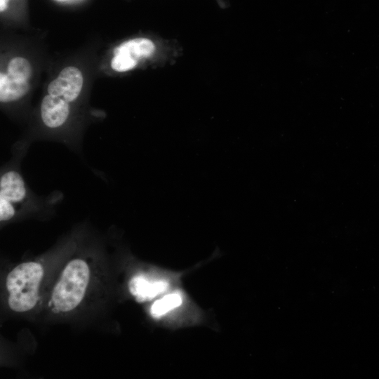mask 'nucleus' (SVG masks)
Instances as JSON below:
<instances>
[{
  "label": "nucleus",
  "instance_id": "3",
  "mask_svg": "<svg viewBox=\"0 0 379 379\" xmlns=\"http://www.w3.org/2000/svg\"><path fill=\"white\" fill-rule=\"evenodd\" d=\"M38 206V201L32 194L18 168L4 169L0 177L1 222L13 219L24 209Z\"/></svg>",
  "mask_w": 379,
  "mask_h": 379
},
{
  "label": "nucleus",
  "instance_id": "1",
  "mask_svg": "<svg viewBox=\"0 0 379 379\" xmlns=\"http://www.w3.org/2000/svg\"><path fill=\"white\" fill-rule=\"evenodd\" d=\"M43 275L41 265L31 261L19 264L8 274L6 286L12 310L25 312L35 307Z\"/></svg>",
  "mask_w": 379,
  "mask_h": 379
},
{
  "label": "nucleus",
  "instance_id": "4",
  "mask_svg": "<svg viewBox=\"0 0 379 379\" xmlns=\"http://www.w3.org/2000/svg\"><path fill=\"white\" fill-rule=\"evenodd\" d=\"M154 51V44L147 38L128 40L114 49L111 67L119 72L128 71L134 68L140 60L151 56Z\"/></svg>",
  "mask_w": 379,
  "mask_h": 379
},
{
  "label": "nucleus",
  "instance_id": "2",
  "mask_svg": "<svg viewBox=\"0 0 379 379\" xmlns=\"http://www.w3.org/2000/svg\"><path fill=\"white\" fill-rule=\"evenodd\" d=\"M89 279L87 262L80 258L70 260L53 290L51 300L55 309L62 312L75 309L85 295Z\"/></svg>",
  "mask_w": 379,
  "mask_h": 379
},
{
  "label": "nucleus",
  "instance_id": "10",
  "mask_svg": "<svg viewBox=\"0 0 379 379\" xmlns=\"http://www.w3.org/2000/svg\"><path fill=\"white\" fill-rule=\"evenodd\" d=\"M7 74L15 80L28 81L32 74L31 65L25 58H14L8 65Z\"/></svg>",
  "mask_w": 379,
  "mask_h": 379
},
{
  "label": "nucleus",
  "instance_id": "6",
  "mask_svg": "<svg viewBox=\"0 0 379 379\" xmlns=\"http://www.w3.org/2000/svg\"><path fill=\"white\" fill-rule=\"evenodd\" d=\"M171 287L166 278H151L144 274L134 276L128 283L131 294L139 302L149 301L164 294Z\"/></svg>",
  "mask_w": 379,
  "mask_h": 379
},
{
  "label": "nucleus",
  "instance_id": "11",
  "mask_svg": "<svg viewBox=\"0 0 379 379\" xmlns=\"http://www.w3.org/2000/svg\"><path fill=\"white\" fill-rule=\"evenodd\" d=\"M9 0H0V11L1 12L4 11L7 7Z\"/></svg>",
  "mask_w": 379,
  "mask_h": 379
},
{
  "label": "nucleus",
  "instance_id": "8",
  "mask_svg": "<svg viewBox=\"0 0 379 379\" xmlns=\"http://www.w3.org/2000/svg\"><path fill=\"white\" fill-rule=\"evenodd\" d=\"M184 302V293L180 290L173 291L154 301L150 307V314L160 319L181 307Z\"/></svg>",
  "mask_w": 379,
  "mask_h": 379
},
{
  "label": "nucleus",
  "instance_id": "9",
  "mask_svg": "<svg viewBox=\"0 0 379 379\" xmlns=\"http://www.w3.org/2000/svg\"><path fill=\"white\" fill-rule=\"evenodd\" d=\"M28 81H20L11 78L7 74H0V101L11 102L20 100L29 91Z\"/></svg>",
  "mask_w": 379,
  "mask_h": 379
},
{
  "label": "nucleus",
  "instance_id": "7",
  "mask_svg": "<svg viewBox=\"0 0 379 379\" xmlns=\"http://www.w3.org/2000/svg\"><path fill=\"white\" fill-rule=\"evenodd\" d=\"M40 112L42 122L46 127L58 128L65 124L69 116V103L48 94L41 101Z\"/></svg>",
  "mask_w": 379,
  "mask_h": 379
},
{
  "label": "nucleus",
  "instance_id": "5",
  "mask_svg": "<svg viewBox=\"0 0 379 379\" xmlns=\"http://www.w3.org/2000/svg\"><path fill=\"white\" fill-rule=\"evenodd\" d=\"M83 86V76L74 67L64 68L47 88L49 95L59 97L70 103L79 95Z\"/></svg>",
  "mask_w": 379,
  "mask_h": 379
}]
</instances>
